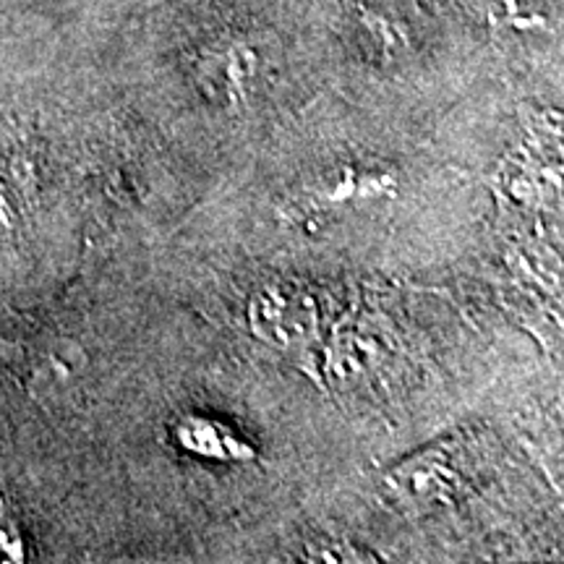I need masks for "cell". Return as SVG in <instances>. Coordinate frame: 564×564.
Returning <instances> with one entry per match:
<instances>
[{"label": "cell", "instance_id": "1", "mask_svg": "<svg viewBox=\"0 0 564 564\" xmlns=\"http://www.w3.org/2000/svg\"><path fill=\"white\" fill-rule=\"evenodd\" d=\"M183 70L192 89L212 108L243 110L270 95L285 74L278 32L251 19L204 26L183 47Z\"/></svg>", "mask_w": 564, "mask_h": 564}, {"label": "cell", "instance_id": "2", "mask_svg": "<svg viewBox=\"0 0 564 564\" xmlns=\"http://www.w3.org/2000/svg\"><path fill=\"white\" fill-rule=\"evenodd\" d=\"M253 329L264 340L282 345L306 343L316 329V306L295 288H270L251 306Z\"/></svg>", "mask_w": 564, "mask_h": 564}, {"label": "cell", "instance_id": "3", "mask_svg": "<svg viewBox=\"0 0 564 564\" xmlns=\"http://www.w3.org/2000/svg\"><path fill=\"white\" fill-rule=\"evenodd\" d=\"M387 192H390V175L337 167V171L324 175V181L308 196V204L316 212H324L366 202L369 196H384Z\"/></svg>", "mask_w": 564, "mask_h": 564}, {"label": "cell", "instance_id": "4", "mask_svg": "<svg viewBox=\"0 0 564 564\" xmlns=\"http://www.w3.org/2000/svg\"><path fill=\"white\" fill-rule=\"evenodd\" d=\"M181 442L194 453L217 457V460H243L249 457L251 447L236 440L228 429L207 419H192L181 426Z\"/></svg>", "mask_w": 564, "mask_h": 564}]
</instances>
